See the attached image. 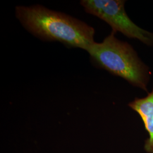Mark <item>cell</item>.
Here are the masks:
<instances>
[{
    "mask_svg": "<svg viewBox=\"0 0 153 153\" xmlns=\"http://www.w3.org/2000/svg\"><path fill=\"white\" fill-rule=\"evenodd\" d=\"M16 16L34 36L47 42H59L69 48L87 51L95 43V29L65 13L40 5L16 6Z\"/></svg>",
    "mask_w": 153,
    "mask_h": 153,
    "instance_id": "1",
    "label": "cell"
},
{
    "mask_svg": "<svg viewBox=\"0 0 153 153\" xmlns=\"http://www.w3.org/2000/svg\"><path fill=\"white\" fill-rule=\"evenodd\" d=\"M112 31L101 43L86 51L95 65L120 76L131 85L147 91L150 73L136 51L128 42L120 40Z\"/></svg>",
    "mask_w": 153,
    "mask_h": 153,
    "instance_id": "2",
    "label": "cell"
},
{
    "mask_svg": "<svg viewBox=\"0 0 153 153\" xmlns=\"http://www.w3.org/2000/svg\"><path fill=\"white\" fill-rule=\"evenodd\" d=\"M80 4L88 14L104 21L115 33L120 32L129 38L137 39L153 46V33L137 26L125 10L124 0H81Z\"/></svg>",
    "mask_w": 153,
    "mask_h": 153,
    "instance_id": "3",
    "label": "cell"
},
{
    "mask_svg": "<svg viewBox=\"0 0 153 153\" xmlns=\"http://www.w3.org/2000/svg\"><path fill=\"white\" fill-rule=\"evenodd\" d=\"M128 106L140 116L148 132V138L143 145L145 152L153 153V88L146 97L134 99Z\"/></svg>",
    "mask_w": 153,
    "mask_h": 153,
    "instance_id": "4",
    "label": "cell"
}]
</instances>
